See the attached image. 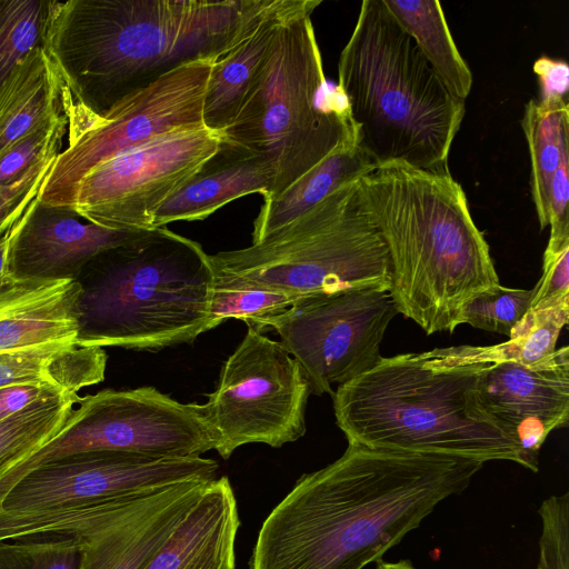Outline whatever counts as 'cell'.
Segmentation results:
<instances>
[{"label": "cell", "mask_w": 569, "mask_h": 569, "mask_svg": "<svg viewBox=\"0 0 569 569\" xmlns=\"http://www.w3.org/2000/svg\"><path fill=\"white\" fill-rule=\"evenodd\" d=\"M483 462L348 443L270 511L248 569H363L461 493Z\"/></svg>", "instance_id": "cell-1"}, {"label": "cell", "mask_w": 569, "mask_h": 569, "mask_svg": "<svg viewBox=\"0 0 569 569\" xmlns=\"http://www.w3.org/2000/svg\"><path fill=\"white\" fill-rule=\"evenodd\" d=\"M266 2L53 0L43 49L63 91L102 114L183 63L222 56Z\"/></svg>", "instance_id": "cell-2"}, {"label": "cell", "mask_w": 569, "mask_h": 569, "mask_svg": "<svg viewBox=\"0 0 569 569\" xmlns=\"http://www.w3.org/2000/svg\"><path fill=\"white\" fill-rule=\"evenodd\" d=\"M358 197L387 247L397 310L427 335L453 332L463 306L500 284L489 244L448 170L388 162L358 180Z\"/></svg>", "instance_id": "cell-3"}, {"label": "cell", "mask_w": 569, "mask_h": 569, "mask_svg": "<svg viewBox=\"0 0 569 569\" xmlns=\"http://www.w3.org/2000/svg\"><path fill=\"white\" fill-rule=\"evenodd\" d=\"M483 365H449L428 351L381 357L333 392L337 426L348 443L368 448L525 466L519 445L480 401Z\"/></svg>", "instance_id": "cell-4"}, {"label": "cell", "mask_w": 569, "mask_h": 569, "mask_svg": "<svg viewBox=\"0 0 569 569\" xmlns=\"http://www.w3.org/2000/svg\"><path fill=\"white\" fill-rule=\"evenodd\" d=\"M337 91L376 167L447 170L465 101L441 83L381 0H365L338 60Z\"/></svg>", "instance_id": "cell-5"}, {"label": "cell", "mask_w": 569, "mask_h": 569, "mask_svg": "<svg viewBox=\"0 0 569 569\" xmlns=\"http://www.w3.org/2000/svg\"><path fill=\"white\" fill-rule=\"evenodd\" d=\"M77 281L80 347L159 350L210 330L209 254L166 227L96 256Z\"/></svg>", "instance_id": "cell-6"}, {"label": "cell", "mask_w": 569, "mask_h": 569, "mask_svg": "<svg viewBox=\"0 0 569 569\" xmlns=\"http://www.w3.org/2000/svg\"><path fill=\"white\" fill-rule=\"evenodd\" d=\"M321 0H301L280 24L238 113L220 133L270 168L276 197L346 142L357 128L337 89L328 96L311 14ZM263 198V199H266Z\"/></svg>", "instance_id": "cell-7"}, {"label": "cell", "mask_w": 569, "mask_h": 569, "mask_svg": "<svg viewBox=\"0 0 569 569\" xmlns=\"http://www.w3.org/2000/svg\"><path fill=\"white\" fill-rule=\"evenodd\" d=\"M358 180L257 243L209 254L214 282L297 297L356 287L390 289L388 250L360 206Z\"/></svg>", "instance_id": "cell-8"}, {"label": "cell", "mask_w": 569, "mask_h": 569, "mask_svg": "<svg viewBox=\"0 0 569 569\" xmlns=\"http://www.w3.org/2000/svg\"><path fill=\"white\" fill-rule=\"evenodd\" d=\"M218 58L183 63L102 114L74 102L62 88L68 146L54 159L37 198L56 206L99 163L157 136L204 126V99Z\"/></svg>", "instance_id": "cell-9"}, {"label": "cell", "mask_w": 569, "mask_h": 569, "mask_svg": "<svg viewBox=\"0 0 569 569\" xmlns=\"http://www.w3.org/2000/svg\"><path fill=\"white\" fill-rule=\"evenodd\" d=\"M209 481L189 479L76 506L1 511L0 539L70 533L80 545L78 569H144Z\"/></svg>", "instance_id": "cell-10"}, {"label": "cell", "mask_w": 569, "mask_h": 569, "mask_svg": "<svg viewBox=\"0 0 569 569\" xmlns=\"http://www.w3.org/2000/svg\"><path fill=\"white\" fill-rule=\"evenodd\" d=\"M390 289L346 288L302 296L274 316L248 322L261 332L273 329L302 369L313 395H333L375 367L380 345L398 315Z\"/></svg>", "instance_id": "cell-11"}, {"label": "cell", "mask_w": 569, "mask_h": 569, "mask_svg": "<svg viewBox=\"0 0 569 569\" xmlns=\"http://www.w3.org/2000/svg\"><path fill=\"white\" fill-rule=\"evenodd\" d=\"M310 393L302 369L286 348L248 327L203 403L218 437L214 450L229 459L243 445L280 448L297 441L307 430Z\"/></svg>", "instance_id": "cell-12"}, {"label": "cell", "mask_w": 569, "mask_h": 569, "mask_svg": "<svg viewBox=\"0 0 569 569\" xmlns=\"http://www.w3.org/2000/svg\"><path fill=\"white\" fill-rule=\"evenodd\" d=\"M77 403L61 430L33 456L36 468L97 450L197 458L218 442L203 405L179 402L153 387L104 389Z\"/></svg>", "instance_id": "cell-13"}, {"label": "cell", "mask_w": 569, "mask_h": 569, "mask_svg": "<svg viewBox=\"0 0 569 569\" xmlns=\"http://www.w3.org/2000/svg\"><path fill=\"white\" fill-rule=\"evenodd\" d=\"M221 144V134L206 126L157 136L92 168L54 207L110 229H153V212Z\"/></svg>", "instance_id": "cell-14"}, {"label": "cell", "mask_w": 569, "mask_h": 569, "mask_svg": "<svg viewBox=\"0 0 569 569\" xmlns=\"http://www.w3.org/2000/svg\"><path fill=\"white\" fill-rule=\"evenodd\" d=\"M210 458H158L97 450L66 456L29 472L8 495L3 511L52 509L112 499L189 479L217 478Z\"/></svg>", "instance_id": "cell-15"}, {"label": "cell", "mask_w": 569, "mask_h": 569, "mask_svg": "<svg viewBox=\"0 0 569 569\" xmlns=\"http://www.w3.org/2000/svg\"><path fill=\"white\" fill-rule=\"evenodd\" d=\"M483 408L519 445L526 468L538 471L539 451L548 435L568 426L569 349L525 366L485 363L478 379Z\"/></svg>", "instance_id": "cell-16"}, {"label": "cell", "mask_w": 569, "mask_h": 569, "mask_svg": "<svg viewBox=\"0 0 569 569\" xmlns=\"http://www.w3.org/2000/svg\"><path fill=\"white\" fill-rule=\"evenodd\" d=\"M144 231L101 227L36 198L10 231L9 274L14 281L77 280L96 256Z\"/></svg>", "instance_id": "cell-17"}, {"label": "cell", "mask_w": 569, "mask_h": 569, "mask_svg": "<svg viewBox=\"0 0 569 569\" xmlns=\"http://www.w3.org/2000/svg\"><path fill=\"white\" fill-rule=\"evenodd\" d=\"M521 127L530 158V188L546 250L569 246V106L567 99H531Z\"/></svg>", "instance_id": "cell-18"}, {"label": "cell", "mask_w": 569, "mask_h": 569, "mask_svg": "<svg viewBox=\"0 0 569 569\" xmlns=\"http://www.w3.org/2000/svg\"><path fill=\"white\" fill-rule=\"evenodd\" d=\"M238 503L227 476L204 490L144 569H236Z\"/></svg>", "instance_id": "cell-19"}, {"label": "cell", "mask_w": 569, "mask_h": 569, "mask_svg": "<svg viewBox=\"0 0 569 569\" xmlns=\"http://www.w3.org/2000/svg\"><path fill=\"white\" fill-rule=\"evenodd\" d=\"M77 280L13 281L0 291V353L76 341Z\"/></svg>", "instance_id": "cell-20"}, {"label": "cell", "mask_w": 569, "mask_h": 569, "mask_svg": "<svg viewBox=\"0 0 569 569\" xmlns=\"http://www.w3.org/2000/svg\"><path fill=\"white\" fill-rule=\"evenodd\" d=\"M269 166L259 157L226 143L152 214V228L202 220L227 203L252 193L271 192Z\"/></svg>", "instance_id": "cell-21"}, {"label": "cell", "mask_w": 569, "mask_h": 569, "mask_svg": "<svg viewBox=\"0 0 569 569\" xmlns=\"http://www.w3.org/2000/svg\"><path fill=\"white\" fill-rule=\"evenodd\" d=\"M300 1L267 0L240 38L216 60L203 106V123L208 129L221 133L234 119L280 24Z\"/></svg>", "instance_id": "cell-22"}, {"label": "cell", "mask_w": 569, "mask_h": 569, "mask_svg": "<svg viewBox=\"0 0 569 569\" xmlns=\"http://www.w3.org/2000/svg\"><path fill=\"white\" fill-rule=\"evenodd\" d=\"M376 168L358 140L343 143L276 197L263 199L253 221L252 243L290 223L339 187Z\"/></svg>", "instance_id": "cell-23"}, {"label": "cell", "mask_w": 569, "mask_h": 569, "mask_svg": "<svg viewBox=\"0 0 569 569\" xmlns=\"http://www.w3.org/2000/svg\"><path fill=\"white\" fill-rule=\"evenodd\" d=\"M62 80L43 48L30 51L0 89V153L61 113Z\"/></svg>", "instance_id": "cell-24"}, {"label": "cell", "mask_w": 569, "mask_h": 569, "mask_svg": "<svg viewBox=\"0 0 569 569\" xmlns=\"http://www.w3.org/2000/svg\"><path fill=\"white\" fill-rule=\"evenodd\" d=\"M79 400L68 392L43 398L0 421V509L33 470L31 458L61 430Z\"/></svg>", "instance_id": "cell-25"}, {"label": "cell", "mask_w": 569, "mask_h": 569, "mask_svg": "<svg viewBox=\"0 0 569 569\" xmlns=\"http://www.w3.org/2000/svg\"><path fill=\"white\" fill-rule=\"evenodd\" d=\"M397 23L412 38L446 89L465 101L472 72L459 52L441 4L437 0H381Z\"/></svg>", "instance_id": "cell-26"}, {"label": "cell", "mask_w": 569, "mask_h": 569, "mask_svg": "<svg viewBox=\"0 0 569 569\" xmlns=\"http://www.w3.org/2000/svg\"><path fill=\"white\" fill-rule=\"evenodd\" d=\"M528 325L513 339L495 346H458L429 350L449 365L516 362L537 365L556 351L557 340L569 319V301L528 312Z\"/></svg>", "instance_id": "cell-27"}, {"label": "cell", "mask_w": 569, "mask_h": 569, "mask_svg": "<svg viewBox=\"0 0 569 569\" xmlns=\"http://www.w3.org/2000/svg\"><path fill=\"white\" fill-rule=\"evenodd\" d=\"M53 1L0 0V89L16 66L43 48Z\"/></svg>", "instance_id": "cell-28"}, {"label": "cell", "mask_w": 569, "mask_h": 569, "mask_svg": "<svg viewBox=\"0 0 569 569\" xmlns=\"http://www.w3.org/2000/svg\"><path fill=\"white\" fill-rule=\"evenodd\" d=\"M533 289H515L498 284L477 293L462 308L459 325L507 336L513 339L525 327Z\"/></svg>", "instance_id": "cell-29"}, {"label": "cell", "mask_w": 569, "mask_h": 569, "mask_svg": "<svg viewBox=\"0 0 569 569\" xmlns=\"http://www.w3.org/2000/svg\"><path fill=\"white\" fill-rule=\"evenodd\" d=\"M74 535L38 532L0 540V569H78Z\"/></svg>", "instance_id": "cell-30"}, {"label": "cell", "mask_w": 569, "mask_h": 569, "mask_svg": "<svg viewBox=\"0 0 569 569\" xmlns=\"http://www.w3.org/2000/svg\"><path fill=\"white\" fill-rule=\"evenodd\" d=\"M300 297L274 289L214 282L210 305L209 328L226 319L246 321L282 312Z\"/></svg>", "instance_id": "cell-31"}, {"label": "cell", "mask_w": 569, "mask_h": 569, "mask_svg": "<svg viewBox=\"0 0 569 569\" xmlns=\"http://www.w3.org/2000/svg\"><path fill=\"white\" fill-rule=\"evenodd\" d=\"M66 112L58 113L26 133L0 153V187L24 176L50 156H58L67 133Z\"/></svg>", "instance_id": "cell-32"}, {"label": "cell", "mask_w": 569, "mask_h": 569, "mask_svg": "<svg viewBox=\"0 0 569 569\" xmlns=\"http://www.w3.org/2000/svg\"><path fill=\"white\" fill-rule=\"evenodd\" d=\"M538 513L542 523L538 569H569V493L547 498Z\"/></svg>", "instance_id": "cell-33"}, {"label": "cell", "mask_w": 569, "mask_h": 569, "mask_svg": "<svg viewBox=\"0 0 569 569\" xmlns=\"http://www.w3.org/2000/svg\"><path fill=\"white\" fill-rule=\"evenodd\" d=\"M72 342L76 341L49 342L0 353V389L29 383L56 386L50 376L52 361Z\"/></svg>", "instance_id": "cell-34"}, {"label": "cell", "mask_w": 569, "mask_h": 569, "mask_svg": "<svg viewBox=\"0 0 569 569\" xmlns=\"http://www.w3.org/2000/svg\"><path fill=\"white\" fill-rule=\"evenodd\" d=\"M57 156L42 159L17 181L0 187V238L20 219L37 198Z\"/></svg>", "instance_id": "cell-35"}, {"label": "cell", "mask_w": 569, "mask_h": 569, "mask_svg": "<svg viewBox=\"0 0 569 569\" xmlns=\"http://www.w3.org/2000/svg\"><path fill=\"white\" fill-rule=\"evenodd\" d=\"M532 289L529 311L569 301V246L557 251L545 250L542 276Z\"/></svg>", "instance_id": "cell-36"}, {"label": "cell", "mask_w": 569, "mask_h": 569, "mask_svg": "<svg viewBox=\"0 0 569 569\" xmlns=\"http://www.w3.org/2000/svg\"><path fill=\"white\" fill-rule=\"evenodd\" d=\"M66 393L62 389L47 385H14L0 389V421L23 410L31 403L48 397ZM69 393V392H68Z\"/></svg>", "instance_id": "cell-37"}, {"label": "cell", "mask_w": 569, "mask_h": 569, "mask_svg": "<svg viewBox=\"0 0 569 569\" xmlns=\"http://www.w3.org/2000/svg\"><path fill=\"white\" fill-rule=\"evenodd\" d=\"M540 87L539 99L563 98L569 89V68L562 60L540 57L533 63Z\"/></svg>", "instance_id": "cell-38"}, {"label": "cell", "mask_w": 569, "mask_h": 569, "mask_svg": "<svg viewBox=\"0 0 569 569\" xmlns=\"http://www.w3.org/2000/svg\"><path fill=\"white\" fill-rule=\"evenodd\" d=\"M11 229L0 238V291L14 281L9 274L8 264Z\"/></svg>", "instance_id": "cell-39"}, {"label": "cell", "mask_w": 569, "mask_h": 569, "mask_svg": "<svg viewBox=\"0 0 569 569\" xmlns=\"http://www.w3.org/2000/svg\"><path fill=\"white\" fill-rule=\"evenodd\" d=\"M376 569H416L410 560L402 559L396 562L378 561Z\"/></svg>", "instance_id": "cell-40"}]
</instances>
